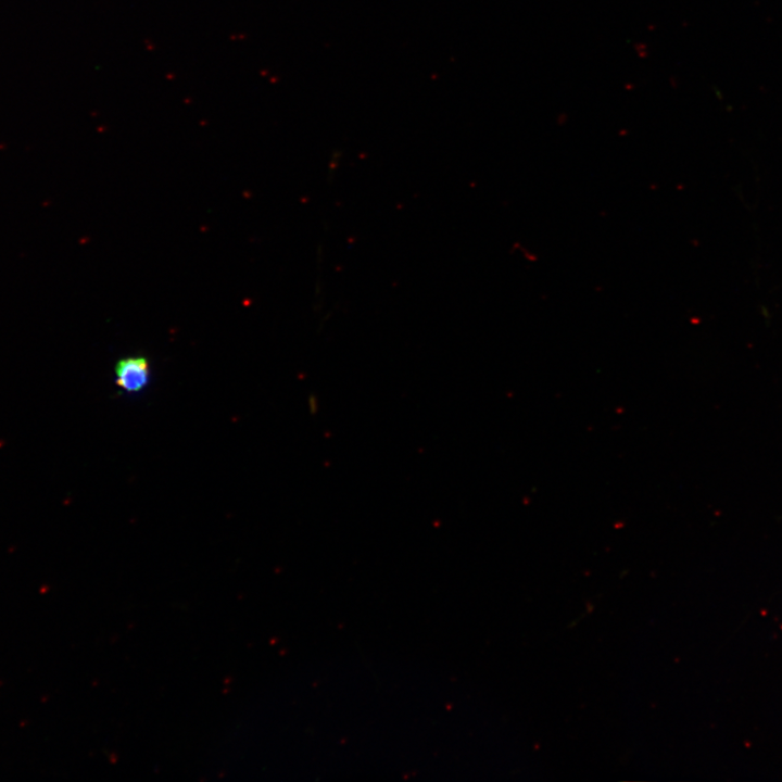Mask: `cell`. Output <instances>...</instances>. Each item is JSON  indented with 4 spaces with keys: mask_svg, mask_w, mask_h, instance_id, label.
Wrapping results in <instances>:
<instances>
[{
    "mask_svg": "<svg viewBox=\"0 0 782 782\" xmlns=\"http://www.w3.org/2000/svg\"><path fill=\"white\" fill-rule=\"evenodd\" d=\"M117 386L126 392H139L149 381V363L143 356H129L115 365Z\"/></svg>",
    "mask_w": 782,
    "mask_h": 782,
    "instance_id": "1",
    "label": "cell"
}]
</instances>
